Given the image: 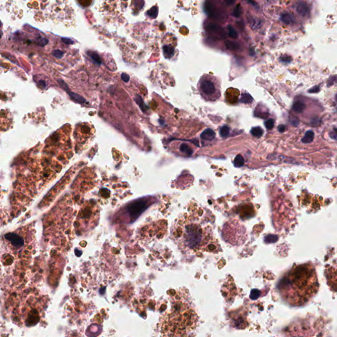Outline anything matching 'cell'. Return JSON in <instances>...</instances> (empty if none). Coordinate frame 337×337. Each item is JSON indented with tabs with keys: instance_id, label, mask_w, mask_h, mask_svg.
<instances>
[{
	"instance_id": "1",
	"label": "cell",
	"mask_w": 337,
	"mask_h": 337,
	"mask_svg": "<svg viewBox=\"0 0 337 337\" xmlns=\"http://www.w3.org/2000/svg\"><path fill=\"white\" fill-rule=\"evenodd\" d=\"M318 288L315 269L310 263L292 267L284 275L279 285L283 299L294 306L307 302L317 293Z\"/></svg>"
},
{
	"instance_id": "2",
	"label": "cell",
	"mask_w": 337,
	"mask_h": 337,
	"mask_svg": "<svg viewBox=\"0 0 337 337\" xmlns=\"http://www.w3.org/2000/svg\"><path fill=\"white\" fill-rule=\"evenodd\" d=\"M172 233L178 246L186 252L208 251L211 243L214 242L212 227L188 213L176 222Z\"/></svg>"
},
{
	"instance_id": "3",
	"label": "cell",
	"mask_w": 337,
	"mask_h": 337,
	"mask_svg": "<svg viewBox=\"0 0 337 337\" xmlns=\"http://www.w3.org/2000/svg\"><path fill=\"white\" fill-rule=\"evenodd\" d=\"M198 322V315L192 307L177 302L161 317L160 329L163 336H187L196 329Z\"/></svg>"
},
{
	"instance_id": "4",
	"label": "cell",
	"mask_w": 337,
	"mask_h": 337,
	"mask_svg": "<svg viewBox=\"0 0 337 337\" xmlns=\"http://www.w3.org/2000/svg\"><path fill=\"white\" fill-rule=\"evenodd\" d=\"M198 86L199 92L205 100L215 101L220 98V84L215 77L208 75L202 76Z\"/></svg>"
},
{
	"instance_id": "5",
	"label": "cell",
	"mask_w": 337,
	"mask_h": 337,
	"mask_svg": "<svg viewBox=\"0 0 337 337\" xmlns=\"http://www.w3.org/2000/svg\"><path fill=\"white\" fill-rule=\"evenodd\" d=\"M147 208V201L144 200H140L132 204L128 207V212L131 214H135L136 217L139 216L143 211Z\"/></svg>"
},
{
	"instance_id": "6",
	"label": "cell",
	"mask_w": 337,
	"mask_h": 337,
	"mask_svg": "<svg viewBox=\"0 0 337 337\" xmlns=\"http://www.w3.org/2000/svg\"><path fill=\"white\" fill-rule=\"evenodd\" d=\"M296 11L303 17H306L310 15V9L307 4L304 2H299L296 3Z\"/></svg>"
},
{
	"instance_id": "7",
	"label": "cell",
	"mask_w": 337,
	"mask_h": 337,
	"mask_svg": "<svg viewBox=\"0 0 337 337\" xmlns=\"http://www.w3.org/2000/svg\"><path fill=\"white\" fill-rule=\"evenodd\" d=\"M216 138V133L212 129H205L201 135V139L205 141H212Z\"/></svg>"
},
{
	"instance_id": "8",
	"label": "cell",
	"mask_w": 337,
	"mask_h": 337,
	"mask_svg": "<svg viewBox=\"0 0 337 337\" xmlns=\"http://www.w3.org/2000/svg\"><path fill=\"white\" fill-rule=\"evenodd\" d=\"M281 20L286 24H294L296 21V19L294 15L289 13L283 14L281 16Z\"/></svg>"
},
{
	"instance_id": "9",
	"label": "cell",
	"mask_w": 337,
	"mask_h": 337,
	"mask_svg": "<svg viewBox=\"0 0 337 337\" xmlns=\"http://www.w3.org/2000/svg\"><path fill=\"white\" fill-rule=\"evenodd\" d=\"M314 136H315V134L313 131H308L305 133L304 136L302 138V142L304 144L311 143L314 139Z\"/></svg>"
},
{
	"instance_id": "10",
	"label": "cell",
	"mask_w": 337,
	"mask_h": 337,
	"mask_svg": "<svg viewBox=\"0 0 337 337\" xmlns=\"http://www.w3.org/2000/svg\"><path fill=\"white\" fill-rule=\"evenodd\" d=\"M305 107H306L305 104L300 102V101H296V102L293 104V105H292V109H293L295 112L298 113H302L304 110Z\"/></svg>"
},
{
	"instance_id": "11",
	"label": "cell",
	"mask_w": 337,
	"mask_h": 337,
	"mask_svg": "<svg viewBox=\"0 0 337 337\" xmlns=\"http://www.w3.org/2000/svg\"><path fill=\"white\" fill-rule=\"evenodd\" d=\"M163 54L166 58H170L174 55V50L173 47H170L169 46H163Z\"/></svg>"
},
{
	"instance_id": "12",
	"label": "cell",
	"mask_w": 337,
	"mask_h": 337,
	"mask_svg": "<svg viewBox=\"0 0 337 337\" xmlns=\"http://www.w3.org/2000/svg\"><path fill=\"white\" fill-rule=\"evenodd\" d=\"M68 94H69V96H71V97L72 99H73L75 101H77V102L83 104V103H85L86 101V100H85L84 97H82V96H80L79 94H75V93H74V92H71L69 91L68 92Z\"/></svg>"
},
{
	"instance_id": "13",
	"label": "cell",
	"mask_w": 337,
	"mask_h": 337,
	"mask_svg": "<svg viewBox=\"0 0 337 337\" xmlns=\"http://www.w3.org/2000/svg\"><path fill=\"white\" fill-rule=\"evenodd\" d=\"M87 54L89 55V57H90L91 59L97 64L100 65L101 63V60L100 58L99 55L97 54V53L94 51H88Z\"/></svg>"
},
{
	"instance_id": "14",
	"label": "cell",
	"mask_w": 337,
	"mask_h": 337,
	"mask_svg": "<svg viewBox=\"0 0 337 337\" xmlns=\"http://www.w3.org/2000/svg\"><path fill=\"white\" fill-rule=\"evenodd\" d=\"M180 150L181 152L185 153L186 155L191 156L192 154V149L190 148L187 144H181Z\"/></svg>"
},
{
	"instance_id": "15",
	"label": "cell",
	"mask_w": 337,
	"mask_h": 337,
	"mask_svg": "<svg viewBox=\"0 0 337 337\" xmlns=\"http://www.w3.org/2000/svg\"><path fill=\"white\" fill-rule=\"evenodd\" d=\"M225 44L226 47L230 50H237L238 49H239V47H239L238 44H237V42L229 41V40L228 41H226Z\"/></svg>"
},
{
	"instance_id": "16",
	"label": "cell",
	"mask_w": 337,
	"mask_h": 337,
	"mask_svg": "<svg viewBox=\"0 0 337 337\" xmlns=\"http://www.w3.org/2000/svg\"><path fill=\"white\" fill-rule=\"evenodd\" d=\"M244 164V157L241 155L237 156L234 161V165L237 167H242Z\"/></svg>"
},
{
	"instance_id": "17",
	"label": "cell",
	"mask_w": 337,
	"mask_h": 337,
	"mask_svg": "<svg viewBox=\"0 0 337 337\" xmlns=\"http://www.w3.org/2000/svg\"><path fill=\"white\" fill-rule=\"evenodd\" d=\"M147 15L149 16V17H151L152 19L156 18L157 15H158V8H157V6H153V7H152L149 11H148Z\"/></svg>"
},
{
	"instance_id": "18",
	"label": "cell",
	"mask_w": 337,
	"mask_h": 337,
	"mask_svg": "<svg viewBox=\"0 0 337 337\" xmlns=\"http://www.w3.org/2000/svg\"><path fill=\"white\" fill-rule=\"evenodd\" d=\"M251 133L255 137H261L263 135V131L260 127H254L251 131Z\"/></svg>"
},
{
	"instance_id": "19",
	"label": "cell",
	"mask_w": 337,
	"mask_h": 337,
	"mask_svg": "<svg viewBox=\"0 0 337 337\" xmlns=\"http://www.w3.org/2000/svg\"><path fill=\"white\" fill-rule=\"evenodd\" d=\"M253 101V98L252 97H251L250 94H247V93H245V94H244L241 98H240V101L242 103H244V104H250V103H251V101Z\"/></svg>"
},
{
	"instance_id": "20",
	"label": "cell",
	"mask_w": 337,
	"mask_h": 337,
	"mask_svg": "<svg viewBox=\"0 0 337 337\" xmlns=\"http://www.w3.org/2000/svg\"><path fill=\"white\" fill-rule=\"evenodd\" d=\"M229 134V128L227 126H223L220 129V135L221 137H226Z\"/></svg>"
},
{
	"instance_id": "21",
	"label": "cell",
	"mask_w": 337,
	"mask_h": 337,
	"mask_svg": "<svg viewBox=\"0 0 337 337\" xmlns=\"http://www.w3.org/2000/svg\"><path fill=\"white\" fill-rule=\"evenodd\" d=\"M206 29H207V30L209 31V32H216L218 29H219V26L216 24L211 23V24H209L207 26Z\"/></svg>"
},
{
	"instance_id": "22",
	"label": "cell",
	"mask_w": 337,
	"mask_h": 337,
	"mask_svg": "<svg viewBox=\"0 0 337 337\" xmlns=\"http://www.w3.org/2000/svg\"><path fill=\"white\" fill-rule=\"evenodd\" d=\"M229 35L233 38H238V34L234 30V28L232 26H229Z\"/></svg>"
},
{
	"instance_id": "23",
	"label": "cell",
	"mask_w": 337,
	"mask_h": 337,
	"mask_svg": "<svg viewBox=\"0 0 337 337\" xmlns=\"http://www.w3.org/2000/svg\"><path fill=\"white\" fill-rule=\"evenodd\" d=\"M251 26L253 29H258V28L260 26V21L258 20L257 19H253L251 21Z\"/></svg>"
},
{
	"instance_id": "24",
	"label": "cell",
	"mask_w": 337,
	"mask_h": 337,
	"mask_svg": "<svg viewBox=\"0 0 337 337\" xmlns=\"http://www.w3.org/2000/svg\"><path fill=\"white\" fill-rule=\"evenodd\" d=\"M241 15V9H240V5H237V7L234 8V11H233V15L234 16V17H240Z\"/></svg>"
},
{
	"instance_id": "25",
	"label": "cell",
	"mask_w": 337,
	"mask_h": 337,
	"mask_svg": "<svg viewBox=\"0 0 337 337\" xmlns=\"http://www.w3.org/2000/svg\"><path fill=\"white\" fill-rule=\"evenodd\" d=\"M265 127L267 128V129H272L274 127V121L273 119H269L265 121Z\"/></svg>"
},
{
	"instance_id": "26",
	"label": "cell",
	"mask_w": 337,
	"mask_h": 337,
	"mask_svg": "<svg viewBox=\"0 0 337 337\" xmlns=\"http://www.w3.org/2000/svg\"><path fill=\"white\" fill-rule=\"evenodd\" d=\"M135 6L136 7L139 9H141L144 6V0H135Z\"/></svg>"
},
{
	"instance_id": "27",
	"label": "cell",
	"mask_w": 337,
	"mask_h": 337,
	"mask_svg": "<svg viewBox=\"0 0 337 337\" xmlns=\"http://www.w3.org/2000/svg\"><path fill=\"white\" fill-rule=\"evenodd\" d=\"M58 82H59V84L60 86H61V87L64 89L65 90H66L67 92H69V88H68V86L67 85V84H66L65 82L63 80H61V79H59V80H58Z\"/></svg>"
},
{
	"instance_id": "28",
	"label": "cell",
	"mask_w": 337,
	"mask_h": 337,
	"mask_svg": "<svg viewBox=\"0 0 337 337\" xmlns=\"http://www.w3.org/2000/svg\"><path fill=\"white\" fill-rule=\"evenodd\" d=\"M53 55L57 58H61L63 55V53L59 50H56L53 52Z\"/></svg>"
},
{
	"instance_id": "29",
	"label": "cell",
	"mask_w": 337,
	"mask_h": 337,
	"mask_svg": "<svg viewBox=\"0 0 337 337\" xmlns=\"http://www.w3.org/2000/svg\"><path fill=\"white\" fill-rule=\"evenodd\" d=\"M121 79L123 81H125V82H127L130 80V77L127 74H126V73H123V74L121 75Z\"/></svg>"
},
{
	"instance_id": "30",
	"label": "cell",
	"mask_w": 337,
	"mask_h": 337,
	"mask_svg": "<svg viewBox=\"0 0 337 337\" xmlns=\"http://www.w3.org/2000/svg\"><path fill=\"white\" fill-rule=\"evenodd\" d=\"M319 90H320V89H319V86H314L313 88H311V89H310V90H308V92H309V93H316V92H318Z\"/></svg>"
},
{
	"instance_id": "31",
	"label": "cell",
	"mask_w": 337,
	"mask_h": 337,
	"mask_svg": "<svg viewBox=\"0 0 337 337\" xmlns=\"http://www.w3.org/2000/svg\"><path fill=\"white\" fill-rule=\"evenodd\" d=\"M330 136H331V137L332 138V139H333L337 140V128L334 129V132L331 133Z\"/></svg>"
},
{
	"instance_id": "32",
	"label": "cell",
	"mask_w": 337,
	"mask_h": 337,
	"mask_svg": "<svg viewBox=\"0 0 337 337\" xmlns=\"http://www.w3.org/2000/svg\"><path fill=\"white\" fill-rule=\"evenodd\" d=\"M278 129H279V131L280 132H284L285 131V125H280L279 127H278Z\"/></svg>"
},
{
	"instance_id": "33",
	"label": "cell",
	"mask_w": 337,
	"mask_h": 337,
	"mask_svg": "<svg viewBox=\"0 0 337 337\" xmlns=\"http://www.w3.org/2000/svg\"><path fill=\"white\" fill-rule=\"evenodd\" d=\"M226 3L227 4V5H233V4L234 3V0H225Z\"/></svg>"
},
{
	"instance_id": "34",
	"label": "cell",
	"mask_w": 337,
	"mask_h": 337,
	"mask_svg": "<svg viewBox=\"0 0 337 337\" xmlns=\"http://www.w3.org/2000/svg\"><path fill=\"white\" fill-rule=\"evenodd\" d=\"M40 84H42V85H41V86H42V87H46V83L44 82V81H40V82H39V85H40Z\"/></svg>"
},
{
	"instance_id": "35",
	"label": "cell",
	"mask_w": 337,
	"mask_h": 337,
	"mask_svg": "<svg viewBox=\"0 0 337 337\" xmlns=\"http://www.w3.org/2000/svg\"><path fill=\"white\" fill-rule=\"evenodd\" d=\"M336 101H337V94L336 95Z\"/></svg>"
}]
</instances>
